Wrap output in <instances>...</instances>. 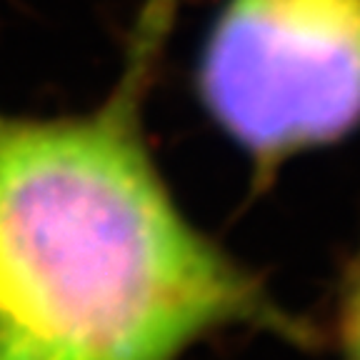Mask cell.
<instances>
[{"label":"cell","mask_w":360,"mask_h":360,"mask_svg":"<svg viewBox=\"0 0 360 360\" xmlns=\"http://www.w3.org/2000/svg\"><path fill=\"white\" fill-rule=\"evenodd\" d=\"M178 0H143L108 98L0 112V360H178L220 328L313 340L183 215L146 141Z\"/></svg>","instance_id":"obj_1"},{"label":"cell","mask_w":360,"mask_h":360,"mask_svg":"<svg viewBox=\"0 0 360 360\" xmlns=\"http://www.w3.org/2000/svg\"><path fill=\"white\" fill-rule=\"evenodd\" d=\"M198 93L260 180L343 141L360 125V0H225Z\"/></svg>","instance_id":"obj_2"},{"label":"cell","mask_w":360,"mask_h":360,"mask_svg":"<svg viewBox=\"0 0 360 360\" xmlns=\"http://www.w3.org/2000/svg\"><path fill=\"white\" fill-rule=\"evenodd\" d=\"M340 360H360V258L348 276L340 300Z\"/></svg>","instance_id":"obj_3"}]
</instances>
